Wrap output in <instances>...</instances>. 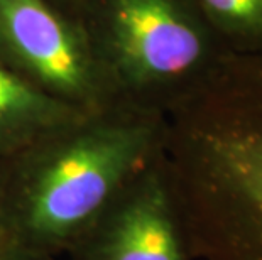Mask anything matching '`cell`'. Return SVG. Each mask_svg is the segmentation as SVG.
Listing matches in <instances>:
<instances>
[{"label": "cell", "mask_w": 262, "mask_h": 260, "mask_svg": "<svg viewBox=\"0 0 262 260\" xmlns=\"http://www.w3.org/2000/svg\"><path fill=\"white\" fill-rule=\"evenodd\" d=\"M53 4H56L58 7H61L63 10H66L68 14L75 15L76 9H78V4H80V0H51Z\"/></svg>", "instance_id": "30bf717a"}, {"label": "cell", "mask_w": 262, "mask_h": 260, "mask_svg": "<svg viewBox=\"0 0 262 260\" xmlns=\"http://www.w3.org/2000/svg\"><path fill=\"white\" fill-rule=\"evenodd\" d=\"M75 17L124 107L166 115L233 54L198 0H80Z\"/></svg>", "instance_id": "3957f363"}, {"label": "cell", "mask_w": 262, "mask_h": 260, "mask_svg": "<svg viewBox=\"0 0 262 260\" xmlns=\"http://www.w3.org/2000/svg\"><path fill=\"white\" fill-rule=\"evenodd\" d=\"M0 59L85 112L115 105L80 20L51 0H0Z\"/></svg>", "instance_id": "277c9868"}, {"label": "cell", "mask_w": 262, "mask_h": 260, "mask_svg": "<svg viewBox=\"0 0 262 260\" xmlns=\"http://www.w3.org/2000/svg\"><path fill=\"white\" fill-rule=\"evenodd\" d=\"M10 250H14V248L10 245L7 226H5V215H4V203H2V181H0V258Z\"/></svg>", "instance_id": "ba28073f"}, {"label": "cell", "mask_w": 262, "mask_h": 260, "mask_svg": "<svg viewBox=\"0 0 262 260\" xmlns=\"http://www.w3.org/2000/svg\"><path fill=\"white\" fill-rule=\"evenodd\" d=\"M227 46L237 54H262V0H198Z\"/></svg>", "instance_id": "52a82bcc"}, {"label": "cell", "mask_w": 262, "mask_h": 260, "mask_svg": "<svg viewBox=\"0 0 262 260\" xmlns=\"http://www.w3.org/2000/svg\"><path fill=\"white\" fill-rule=\"evenodd\" d=\"M90 112L66 103L0 59V160H7Z\"/></svg>", "instance_id": "8992f818"}, {"label": "cell", "mask_w": 262, "mask_h": 260, "mask_svg": "<svg viewBox=\"0 0 262 260\" xmlns=\"http://www.w3.org/2000/svg\"><path fill=\"white\" fill-rule=\"evenodd\" d=\"M161 157L191 258L262 260V54L233 53L164 115Z\"/></svg>", "instance_id": "6da1fadb"}, {"label": "cell", "mask_w": 262, "mask_h": 260, "mask_svg": "<svg viewBox=\"0 0 262 260\" xmlns=\"http://www.w3.org/2000/svg\"><path fill=\"white\" fill-rule=\"evenodd\" d=\"M0 260H58L54 255H46V253H34V252H24V250H10L9 253Z\"/></svg>", "instance_id": "9c48e42d"}, {"label": "cell", "mask_w": 262, "mask_h": 260, "mask_svg": "<svg viewBox=\"0 0 262 260\" xmlns=\"http://www.w3.org/2000/svg\"><path fill=\"white\" fill-rule=\"evenodd\" d=\"M70 260H191L161 152L64 253Z\"/></svg>", "instance_id": "5b68a950"}, {"label": "cell", "mask_w": 262, "mask_h": 260, "mask_svg": "<svg viewBox=\"0 0 262 260\" xmlns=\"http://www.w3.org/2000/svg\"><path fill=\"white\" fill-rule=\"evenodd\" d=\"M164 115L112 105L0 160L14 250L61 257L112 198L161 152Z\"/></svg>", "instance_id": "7a4b0ae2"}]
</instances>
